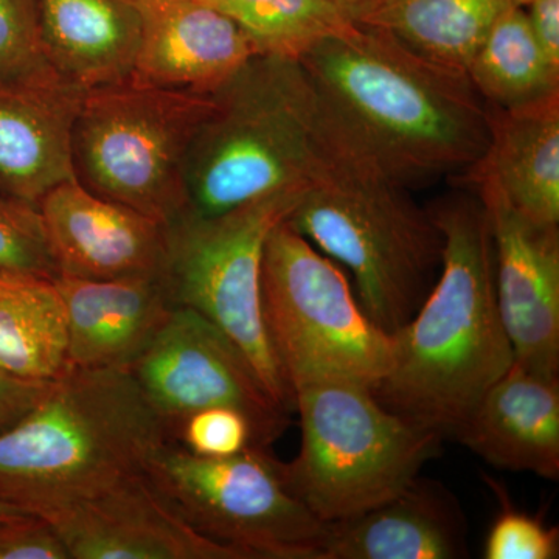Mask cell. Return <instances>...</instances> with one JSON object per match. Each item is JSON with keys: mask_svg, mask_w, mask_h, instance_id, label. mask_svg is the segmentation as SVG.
Masks as SVG:
<instances>
[{"mask_svg": "<svg viewBox=\"0 0 559 559\" xmlns=\"http://www.w3.org/2000/svg\"><path fill=\"white\" fill-rule=\"evenodd\" d=\"M285 223L352 272L360 307L389 334L414 318L443 255V235L429 210L345 135Z\"/></svg>", "mask_w": 559, "mask_h": 559, "instance_id": "5", "label": "cell"}, {"mask_svg": "<svg viewBox=\"0 0 559 559\" xmlns=\"http://www.w3.org/2000/svg\"><path fill=\"white\" fill-rule=\"evenodd\" d=\"M511 2L516 3V5L522 7V9H525V7L528 5L530 0H511Z\"/></svg>", "mask_w": 559, "mask_h": 559, "instance_id": "35", "label": "cell"}, {"mask_svg": "<svg viewBox=\"0 0 559 559\" xmlns=\"http://www.w3.org/2000/svg\"><path fill=\"white\" fill-rule=\"evenodd\" d=\"M524 10L540 49L559 66V0H530Z\"/></svg>", "mask_w": 559, "mask_h": 559, "instance_id": "32", "label": "cell"}, {"mask_svg": "<svg viewBox=\"0 0 559 559\" xmlns=\"http://www.w3.org/2000/svg\"><path fill=\"white\" fill-rule=\"evenodd\" d=\"M489 488L500 502L498 518L485 539V559H557L559 530L546 525L543 518L514 509L502 485L489 479Z\"/></svg>", "mask_w": 559, "mask_h": 559, "instance_id": "27", "label": "cell"}, {"mask_svg": "<svg viewBox=\"0 0 559 559\" xmlns=\"http://www.w3.org/2000/svg\"><path fill=\"white\" fill-rule=\"evenodd\" d=\"M170 440L128 369H68L0 432V500L40 514L145 469Z\"/></svg>", "mask_w": 559, "mask_h": 559, "instance_id": "4", "label": "cell"}, {"mask_svg": "<svg viewBox=\"0 0 559 559\" xmlns=\"http://www.w3.org/2000/svg\"><path fill=\"white\" fill-rule=\"evenodd\" d=\"M43 64L35 0H0V76Z\"/></svg>", "mask_w": 559, "mask_h": 559, "instance_id": "29", "label": "cell"}, {"mask_svg": "<svg viewBox=\"0 0 559 559\" xmlns=\"http://www.w3.org/2000/svg\"><path fill=\"white\" fill-rule=\"evenodd\" d=\"M382 0H334L342 13L348 21L358 22L360 17L366 16L370 10H373Z\"/></svg>", "mask_w": 559, "mask_h": 559, "instance_id": "33", "label": "cell"}, {"mask_svg": "<svg viewBox=\"0 0 559 559\" xmlns=\"http://www.w3.org/2000/svg\"><path fill=\"white\" fill-rule=\"evenodd\" d=\"M64 307L69 369H128L171 311L160 275L119 280L53 278Z\"/></svg>", "mask_w": 559, "mask_h": 559, "instance_id": "17", "label": "cell"}, {"mask_svg": "<svg viewBox=\"0 0 559 559\" xmlns=\"http://www.w3.org/2000/svg\"><path fill=\"white\" fill-rule=\"evenodd\" d=\"M469 557L468 525L440 481L417 477L380 507L329 524L320 559H460Z\"/></svg>", "mask_w": 559, "mask_h": 559, "instance_id": "18", "label": "cell"}, {"mask_svg": "<svg viewBox=\"0 0 559 559\" xmlns=\"http://www.w3.org/2000/svg\"><path fill=\"white\" fill-rule=\"evenodd\" d=\"M237 22L253 53L299 61L326 36L352 24L334 0H213Z\"/></svg>", "mask_w": 559, "mask_h": 559, "instance_id": "25", "label": "cell"}, {"mask_svg": "<svg viewBox=\"0 0 559 559\" xmlns=\"http://www.w3.org/2000/svg\"><path fill=\"white\" fill-rule=\"evenodd\" d=\"M191 2L210 3L213 2V0H191Z\"/></svg>", "mask_w": 559, "mask_h": 559, "instance_id": "36", "label": "cell"}, {"mask_svg": "<svg viewBox=\"0 0 559 559\" xmlns=\"http://www.w3.org/2000/svg\"><path fill=\"white\" fill-rule=\"evenodd\" d=\"M0 271L55 278L39 212L35 205L0 193Z\"/></svg>", "mask_w": 559, "mask_h": 559, "instance_id": "26", "label": "cell"}, {"mask_svg": "<svg viewBox=\"0 0 559 559\" xmlns=\"http://www.w3.org/2000/svg\"><path fill=\"white\" fill-rule=\"evenodd\" d=\"M212 108L213 95L132 80L84 92L72 128L73 178L168 226L186 212L187 151Z\"/></svg>", "mask_w": 559, "mask_h": 559, "instance_id": "8", "label": "cell"}, {"mask_svg": "<svg viewBox=\"0 0 559 559\" xmlns=\"http://www.w3.org/2000/svg\"><path fill=\"white\" fill-rule=\"evenodd\" d=\"M443 235L440 275L414 318L392 333V366L373 389L401 418L455 439L513 364L496 297L495 248L473 190L428 207Z\"/></svg>", "mask_w": 559, "mask_h": 559, "instance_id": "2", "label": "cell"}, {"mask_svg": "<svg viewBox=\"0 0 559 559\" xmlns=\"http://www.w3.org/2000/svg\"><path fill=\"white\" fill-rule=\"evenodd\" d=\"M58 275L119 280L160 275L167 226L70 179L36 205ZM57 275V277H58Z\"/></svg>", "mask_w": 559, "mask_h": 559, "instance_id": "14", "label": "cell"}, {"mask_svg": "<svg viewBox=\"0 0 559 559\" xmlns=\"http://www.w3.org/2000/svg\"><path fill=\"white\" fill-rule=\"evenodd\" d=\"M261 314L290 390L341 380L373 389L393 359L392 334L360 307L347 275L285 221L264 245Z\"/></svg>", "mask_w": 559, "mask_h": 559, "instance_id": "7", "label": "cell"}, {"mask_svg": "<svg viewBox=\"0 0 559 559\" xmlns=\"http://www.w3.org/2000/svg\"><path fill=\"white\" fill-rule=\"evenodd\" d=\"M68 369L64 307L53 278L0 271V370L53 381Z\"/></svg>", "mask_w": 559, "mask_h": 559, "instance_id": "22", "label": "cell"}, {"mask_svg": "<svg viewBox=\"0 0 559 559\" xmlns=\"http://www.w3.org/2000/svg\"><path fill=\"white\" fill-rule=\"evenodd\" d=\"M151 484L202 535L252 559H320L329 524L294 496L267 448L201 457L165 441L146 462Z\"/></svg>", "mask_w": 559, "mask_h": 559, "instance_id": "10", "label": "cell"}, {"mask_svg": "<svg viewBox=\"0 0 559 559\" xmlns=\"http://www.w3.org/2000/svg\"><path fill=\"white\" fill-rule=\"evenodd\" d=\"M170 440L201 457H230L259 447L248 415L229 406L204 407L187 415L173 426Z\"/></svg>", "mask_w": 559, "mask_h": 559, "instance_id": "28", "label": "cell"}, {"mask_svg": "<svg viewBox=\"0 0 559 559\" xmlns=\"http://www.w3.org/2000/svg\"><path fill=\"white\" fill-rule=\"evenodd\" d=\"M466 75L485 105L520 108L559 95V66L540 49L527 13L510 2L489 28Z\"/></svg>", "mask_w": 559, "mask_h": 559, "instance_id": "24", "label": "cell"}, {"mask_svg": "<svg viewBox=\"0 0 559 559\" xmlns=\"http://www.w3.org/2000/svg\"><path fill=\"white\" fill-rule=\"evenodd\" d=\"M0 559H69L60 536L36 514L0 518Z\"/></svg>", "mask_w": 559, "mask_h": 559, "instance_id": "30", "label": "cell"}, {"mask_svg": "<svg viewBox=\"0 0 559 559\" xmlns=\"http://www.w3.org/2000/svg\"><path fill=\"white\" fill-rule=\"evenodd\" d=\"M487 108L489 145L473 168L487 173L522 215L559 224V95L520 108Z\"/></svg>", "mask_w": 559, "mask_h": 559, "instance_id": "21", "label": "cell"}, {"mask_svg": "<svg viewBox=\"0 0 559 559\" xmlns=\"http://www.w3.org/2000/svg\"><path fill=\"white\" fill-rule=\"evenodd\" d=\"M308 189V187H307ZM285 190L213 216L182 215L167 226L162 278L175 307L200 312L248 356L272 399L294 411L261 314L264 245L305 190Z\"/></svg>", "mask_w": 559, "mask_h": 559, "instance_id": "9", "label": "cell"}, {"mask_svg": "<svg viewBox=\"0 0 559 559\" xmlns=\"http://www.w3.org/2000/svg\"><path fill=\"white\" fill-rule=\"evenodd\" d=\"M44 60L81 91L131 80L142 32L135 0H35Z\"/></svg>", "mask_w": 559, "mask_h": 559, "instance_id": "20", "label": "cell"}, {"mask_svg": "<svg viewBox=\"0 0 559 559\" xmlns=\"http://www.w3.org/2000/svg\"><path fill=\"white\" fill-rule=\"evenodd\" d=\"M300 450L285 463L290 491L325 524L395 498L440 452L439 433L382 406L358 382L323 380L294 389Z\"/></svg>", "mask_w": 559, "mask_h": 559, "instance_id": "6", "label": "cell"}, {"mask_svg": "<svg viewBox=\"0 0 559 559\" xmlns=\"http://www.w3.org/2000/svg\"><path fill=\"white\" fill-rule=\"evenodd\" d=\"M337 130L409 187L462 178L487 154L488 108L468 75L352 22L299 60Z\"/></svg>", "mask_w": 559, "mask_h": 559, "instance_id": "1", "label": "cell"}, {"mask_svg": "<svg viewBox=\"0 0 559 559\" xmlns=\"http://www.w3.org/2000/svg\"><path fill=\"white\" fill-rule=\"evenodd\" d=\"M40 518L69 559H252L198 532L143 471Z\"/></svg>", "mask_w": 559, "mask_h": 559, "instance_id": "13", "label": "cell"}, {"mask_svg": "<svg viewBox=\"0 0 559 559\" xmlns=\"http://www.w3.org/2000/svg\"><path fill=\"white\" fill-rule=\"evenodd\" d=\"M25 513L24 510H21L20 507L11 506V503L3 502L0 500V518H13V516H22Z\"/></svg>", "mask_w": 559, "mask_h": 559, "instance_id": "34", "label": "cell"}, {"mask_svg": "<svg viewBox=\"0 0 559 559\" xmlns=\"http://www.w3.org/2000/svg\"><path fill=\"white\" fill-rule=\"evenodd\" d=\"M128 370L168 433L187 415L212 406L248 415L261 448L288 428L290 412L272 399L248 356L190 308L176 307Z\"/></svg>", "mask_w": 559, "mask_h": 559, "instance_id": "11", "label": "cell"}, {"mask_svg": "<svg viewBox=\"0 0 559 559\" xmlns=\"http://www.w3.org/2000/svg\"><path fill=\"white\" fill-rule=\"evenodd\" d=\"M479 197L495 248L496 297L514 362L530 371L559 373V224L522 215L487 173L459 178Z\"/></svg>", "mask_w": 559, "mask_h": 559, "instance_id": "12", "label": "cell"}, {"mask_svg": "<svg viewBox=\"0 0 559 559\" xmlns=\"http://www.w3.org/2000/svg\"><path fill=\"white\" fill-rule=\"evenodd\" d=\"M511 0H382L358 24L392 35L415 53L465 72Z\"/></svg>", "mask_w": 559, "mask_h": 559, "instance_id": "23", "label": "cell"}, {"mask_svg": "<svg viewBox=\"0 0 559 559\" xmlns=\"http://www.w3.org/2000/svg\"><path fill=\"white\" fill-rule=\"evenodd\" d=\"M212 95L183 164V215L307 189L344 142L299 61L253 55Z\"/></svg>", "mask_w": 559, "mask_h": 559, "instance_id": "3", "label": "cell"}, {"mask_svg": "<svg viewBox=\"0 0 559 559\" xmlns=\"http://www.w3.org/2000/svg\"><path fill=\"white\" fill-rule=\"evenodd\" d=\"M498 469L559 479V377L511 364L455 437Z\"/></svg>", "mask_w": 559, "mask_h": 559, "instance_id": "19", "label": "cell"}, {"mask_svg": "<svg viewBox=\"0 0 559 559\" xmlns=\"http://www.w3.org/2000/svg\"><path fill=\"white\" fill-rule=\"evenodd\" d=\"M142 32L131 80L212 95L253 57L237 22L209 3L135 0Z\"/></svg>", "mask_w": 559, "mask_h": 559, "instance_id": "16", "label": "cell"}, {"mask_svg": "<svg viewBox=\"0 0 559 559\" xmlns=\"http://www.w3.org/2000/svg\"><path fill=\"white\" fill-rule=\"evenodd\" d=\"M83 94L49 64L0 76V193L36 207L75 179L72 128Z\"/></svg>", "mask_w": 559, "mask_h": 559, "instance_id": "15", "label": "cell"}, {"mask_svg": "<svg viewBox=\"0 0 559 559\" xmlns=\"http://www.w3.org/2000/svg\"><path fill=\"white\" fill-rule=\"evenodd\" d=\"M50 381H31L0 370V432L10 428L40 399Z\"/></svg>", "mask_w": 559, "mask_h": 559, "instance_id": "31", "label": "cell"}]
</instances>
